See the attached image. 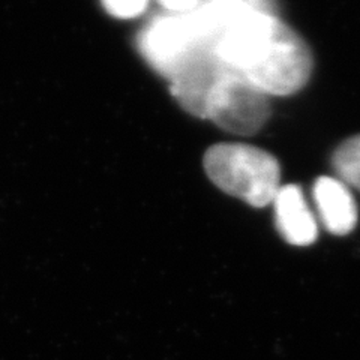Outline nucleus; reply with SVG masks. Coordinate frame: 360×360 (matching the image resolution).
I'll return each mask as SVG.
<instances>
[{"instance_id":"obj_5","label":"nucleus","mask_w":360,"mask_h":360,"mask_svg":"<svg viewBox=\"0 0 360 360\" xmlns=\"http://www.w3.org/2000/svg\"><path fill=\"white\" fill-rule=\"evenodd\" d=\"M275 222L283 239L295 246H309L319 236V225L297 185L281 186L274 200Z\"/></svg>"},{"instance_id":"obj_1","label":"nucleus","mask_w":360,"mask_h":360,"mask_svg":"<svg viewBox=\"0 0 360 360\" xmlns=\"http://www.w3.org/2000/svg\"><path fill=\"white\" fill-rule=\"evenodd\" d=\"M215 53L269 96L299 92L314 68L307 41L272 13H250L233 21Z\"/></svg>"},{"instance_id":"obj_7","label":"nucleus","mask_w":360,"mask_h":360,"mask_svg":"<svg viewBox=\"0 0 360 360\" xmlns=\"http://www.w3.org/2000/svg\"><path fill=\"white\" fill-rule=\"evenodd\" d=\"M212 17L218 21V25L224 30L227 29L233 21L250 13H272L278 14L276 0H201Z\"/></svg>"},{"instance_id":"obj_4","label":"nucleus","mask_w":360,"mask_h":360,"mask_svg":"<svg viewBox=\"0 0 360 360\" xmlns=\"http://www.w3.org/2000/svg\"><path fill=\"white\" fill-rule=\"evenodd\" d=\"M205 170L225 194L240 198L254 207L274 202L281 188V168L276 158L250 144L212 146L205 155Z\"/></svg>"},{"instance_id":"obj_8","label":"nucleus","mask_w":360,"mask_h":360,"mask_svg":"<svg viewBox=\"0 0 360 360\" xmlns=\"http://www.w3.org/2000/svg\"><path fill=\"white\" fill-rule=\"evenodd\" d=\"M332 167L336 179L360 191V134L338 146L332 156Z\"/></svg>"},{"instance_id":"obj_9","label":"nucleus","mask_w":360,"mask_h":360,"mask_svg":"<svg viewBox=\"0 0 360 360\" xmlns=\"http://www.w3.org/2000/svg\"><path fill=\"white\" fill-rule=\"evenodd\" d=\"M107 13L116 18H135L144 13L149 0H101Z\"/></svg>"},{"instance_id":"obj_3","label":"nucleus","mask_w":360,"mask_h":360,"mask_svg":"<svg viewBox=\"0 0 360 360\" xmlns=\"http://www.w3.org/2000/svg\"><path fill=\"white\" fill-rule=\"evenodd\" d=\"M222 35L218 22L200 4L184 14L153 17L137 37V47L153 71L167 80L206 53L215 51Z\"/></svg>"},{"instance_id":"obj_6","label":"nucleus","mask_w":360,"mask_h":360,"mask_svg":"<svg viewBox=\"0 0 360 360\" xmlns=\"http://www.w3.org/2000/svg\"><path fill=\"white\" fill-rule=\"evenodd\" d=\"M314 200L326 230L335 236L352 233L359 219L356 200L340 179L321 176L314 184Z\"/></svg>"},{"instance_id":"obj_10","label":"nucleus","mask_w":360,"mask_h":360,"mask_svg":"<svg viewBox=\"0 0 360 360\" xmlns=\"http://www.w3.org/2000/svg\"><path fill=\"white\" fill-rule=\"evenodd\" d=\"M158 4H160L167 13L184 14L195 9L201 4V0H158Z\"/></svg>"},{"instance_id":"obj_2","label":"nucleus","mask_w":360,"mask_h":360,"mask_svg":"<svg viewBox=\"0 0 360 360\" xmlns=\"http://www.w3.org/2000/svg\"><path fill=\"white\" fill-rule=\"evenodd\" d=\"M172 94L189 115L209 119L224 131L252 135L270 117L269 95L210 51L170 82Z\"/></svg>"}]
</instances>
